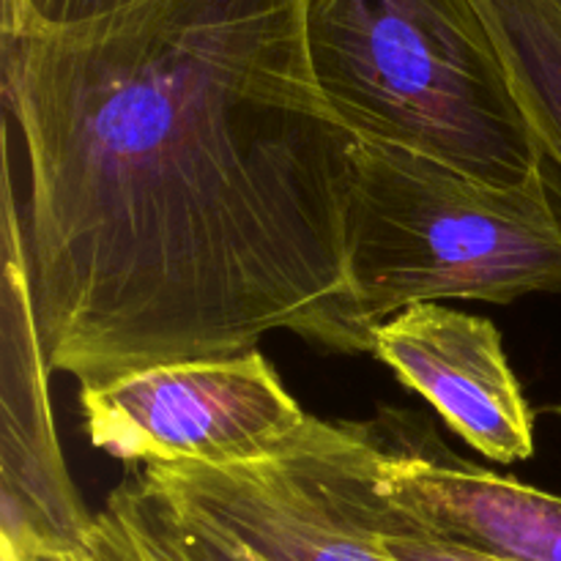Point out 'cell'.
Instances as JSON below:
<instances>
[{"label": "cell", "mask_w": 561, "mask_h": 561, "mask_svg": "<svg viewBox=\"0 0 561 561\" xmlns=\"http://www.w3.org/2000/svg\"><path fill=\"white\" fill-rule=\"evenodd\" d=\"M0 60L49 370L91 389L272 332L365 354L348 323L356 137L312 71L307 0L0 25Z\"/></svg>", "instance_id": "1"}, {"label": "cell", "mask_w": 561, "mask_h": 561, "mask_svg": "<svg viewBox=\"0 0 561 561\" xmlns=\"http://www.w3.org/2000/svg\"><path fill=\"white\" fill-rule=\"evenodd\" d=\"M307 47L356 140L504 190L546 170L480 0H307Z\"/></svg>", "instance_id": "2"}, {"label": "cell", "mask_w": 561, "mask_h": 561, "mask_svg": "<svg viewBox=\"0 0 561 561\" xmlns=\"http://www.w3.org/2000/svg\"><path fill=\"white\" fill-rule=\"evenodd\" d=\"M348 323L370 332L411 305H513L561 294V208L548 168L504 190L405 148L356 140L348 184Z\"/></svg>", "instance_id": "3"}, {"label": "cell", "mask_w": 561, "mask_h": 561, "mask_svg": "<svg viewBox=\"0 0 561 561\" xmlns=\"http://www.w3.org/2000/svg\"><path fill=\"white\" fill-rule=\"evenodd\" d=\"M140 474L263 561H394L367 518V422L318 420L299 447L272 460L148 466Z\"/></svg>", "instance_id": "4"}, {"label": "cell", "mask_w": 561, "mask_h": 561, "mask_svg": "<svg viewBox=\"0 0 561 561\" xmlns=\"http://www.w3.org/2000/svg\"><path fill=\"white\" fill-rule=\"evenodd\" d=\"M80 411L93 447L142 469L272 460L299 447L318 422L257 348L80 389Z\"/></svg>", "instance_id": "5"}, {"label": "cell", "mask_w": 561, "mask_h": 561, "mask_svg": "<svg viewBox=\"0 0 561 561\" xmlns=\"http://www.w3.org/2000/svg\"><path fill=\"white\" fill-rule=\"evenodd\" d=\"M367 431L398 529L507 561H561V496L469 463L411 411H383Z\"/></svg>", "instance_id": "6"}, {"label": "cell", "mask_w": 561, "mask_h": 561, "mask_svg": "<svg viewBox=\"0 0 561 561\" xmlns=\"http://www.w3.org/2000/svg\"><path fill=\"white\" fill-rule=\"evenodd\" d=\"M3 151V548L60 551L80 546L96 515L77 496L55 438L49 362L38 332L5 142Z\"/></svg>", "instance_id": "7"}, {"label": "cell", "mask_w": 561, "mask_h": 561, "mask_svg": "<svg viewBox=\"0 0 561 561\" xmlns=\"http://www.w3.org/2000/svg\"><path fill=\"white\" fill-rule=\"evenodd\" d=\"M370 354L482 458L535 455V414L491 318L442 301L411 305L373 329Z\"/></svg>", "instance_id": "8"}, {"label": "cell", "mask_w": 561, "mask_h": 561, "mask_svg": "<svg viewBox=\"0 0 561 561\" xmlns=\"http://www.w3.org/2000/svg\"><path fill=\"white\" fill-rule=\"evenodd\" d=\"M515 99L561 168V0H480Z\"/></svg>", "instance_id": "9"}, {"label": "cell", "mask_w": 561, "mask_h": 561, "mask_svg": "<svg viewBox=\"0 0 561 561\" xmlns=\"http://www.w3.org/2000/svg\"><path fill=\"white\" fill-rule=\"evenodd\" d=\"M104 507L124 524L148 561H263L142 474L126 477Z\"/></svg>", "instance_id": "10"}, {"label": "cell", "mask_w": 561, "mask_h": 561, "mask_svg": "<svg viewBox=\"0 0 561 561\" xmlns=\"http://www.w3.org/2000/svg\"><path fill=\"white\" fill-rule=\"evenodd\" d=\"M3 561H146L137 542L107 507L96 513L85 540L60 551L14 553L3 548Z\"/></svg>", "instance_id": "11"}, {"label": "cell", "mask_w": 561, "mask_h": 561, "mask_svg": "<svg viewBox=\"0 0 561 561\" xmlns=\"http://www.w3.org/2000/svg\"><path fill=\"white\" fill-rule=\"evenodd\" d=\"M129 0H3L0 25H55L115 9Z\"/></svg>", "instance_id": "12"}, {"label": "cell", "mask_w": 561, "mask_h": 561, "mask_svg": "<svg viewBox=\"0 0 561 561\" xmlns=\"http://www.w3.org/2000/svg\"><path fill=\"white\" fill-rule=\"evenodd\" d=\"M378 540H381L383 551L394 561H507L471 551V548L455 546V542L436 540V537L398 529V526L389 535H378Z\"/></svg>", "instance_id": "13"}, {"label": "cell", "mask_w": 561, "mask_h": 561, "mask_svg": "<svg viewBox=\"0 0 561 561\" xmlns=\"http://www.w3.org/2000/svg\"><path fill=\"white\" fill-rule=\"evenodd\" d=\"M551 414H557L559 420H561V405H553V409H551Z\"/></svg>", "instance_id": "14"}, {"label": "cell", "mask_w": 561, "mask_h": 561, "mask_svg": "<svg viewBox=\"0 0 561 561\" xmlns=\"http://www.w3.org/2000/svg\"><path fill=\"white\" fill-rule=\"evenodd\" d=\"M140 553H142V551H140ZM142 557H146V553H142ZM146 561H148V559H146Z\"/></svg>", "instance_id": "15"}]
</instances>
